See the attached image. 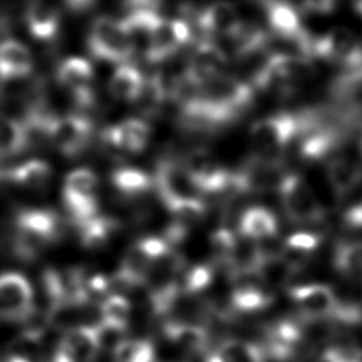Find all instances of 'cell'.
Here are the masks:
<instances>
[{
	"label": "cell",
	"instance_id": "44dd1931",
	"mask_svg": "<svg viewBox=\"0 0 362 362\" xmlns=\"http://www.w3.org/2000/svg\"><path fill=\"white\" fill-rule=\"evenodd\" d=\"M109 181L115 192L127 201L140 199L154 191L153 175L136 167L115 168L109 175Z\"/></svg>",
	"mask_w": 362,
	"mask_h": 362
},
{
	"label": "cell",
	"instance_id": "83f0119b",
	"mask_svg": "<svg viewBox=\"0 0 362 362\" xmlns=\"http://www.w3.org/2000/svg\"><path fill=\"white\" fill-rule=\"evenodd\" d=\"M205 362H266V355L253 342L228 339L211 352Z\"/></svg>",
	"mask_w": 362,
	"mask_h": 362
},
{
	"label": "cell",
	"instance_id": "d6a6232c",
	"mask_svg": "<svg viewBox=\"0 0 362 362\" xmlns=\"http://www.w3.org/2000/svg\"><path fill=\"white\" fill-rule=\"evenodd\" d=\"M257 267V274L264 286L286 284L296 273L277 253H266Z\"/></svg>",
	"mask_w": 362,
	"mask_h": 362
},
{
	"label": "cell",
	"instance_id": "8992f818",
	"mask_svg": "<svg viewBox=\"0 0 362 362\" xmlns=\"http://www.w3.org/2000/svg\"><path fill=\"white\" fill-rule=\"evenodd\" d=\"M277 192L281 208L293 223L317 225L324 222L327 216L325 209L301 174L286 171L277 187Z\"/></svg>",
	"mask_w": 362,
	"mask_h": 362
},
{
	"label": "cell",
	"instance_id": "6da1fadb",
	"mask_svg": "<svg viewBox=\"0 0 362 362\" xmlns=\"http://www.w3.org/2000/svg\"><path fill=\"white\" fill-rule=\"evenodd\" d=\"M300 130V112H280L256 120L249 129L250 156L281 161L288 146L297 140Z\"/></svg>",
	"mask_w": 362,
	"mask_h": 362
},
{
	"label": "cell",
	"instance_id": "4fadbf2b",
	"mask_svg": "<svg viewBox=\"0 0 362 362\" xmlns=\"http://www.w3.org/2000/svg\"><path fill=\"white\" fill-rule=\"evenodd\" d=\"M228 64V54L215 41H199L194 47L185 71L198 83L204 85L219 75Z\"/></svg>",
	"mask_w": 362,
	"mask_h": 362
},
{
	"label": "cell",
	"instance_id": "d590c367",
	"mask_svg": "<svg viewBox=\"0 0 362 362\" xmlns=\"http://www.w3.org/2000/svg\"><path fill=\"white\" fill-rule=\"evenodd\" d=\"M238 243V235L230 228H218L212 232L209 245L215 263L228 267Z\"/></svg>",
	"mask_w": 362,
	"mask_h": 362
},
{
	"label": "cell",
	"instance_id": "603a6c76",
	"mask_svg": "<svg viewBox=\"0 0 362 362\" xmlns=\"http://www.w3.org/2000/svg\"><path fill=\"white\" fill-rule=\"evenodd\" d=\"M320 243L321 235L315 232H296L284 239L279 255L294 272H298L310 262Z\"/></svg>",
	"mask_w": 362,
	"mask_h": 362
},
{
	"label": "cell",
	"instance_id": "1f68e13d",
	"mask_svg": "<svg viewBox=\"0 0 362 362\" xmlns=\"http://www.w3.org/2000/svg\"><path fill=\"white\" fill-rule=\"evenodd\" d=\"M165 208L170 212L173 222L188 229L192 225L199 223L208 212V205L204 198H188L177 201L167 205Z\"/></svg>",
	"mask_w": 362,
	"mask_h": 362
},
{
	"label": "cell",
	"instance_id": "7402d4cb",
	"mask_svg": "<svg viewBox=\"0 0 362 362\" xmlns=\"http://www.w3.org/2000/svg\"><path fill=\"white\" fill-rule=\"evenodd\" d=\"M327 178L339 199L362 185V167L351 157L334 156L327 161Z\"/></svg>",
	"mask_w": 362,
	"mask_h": 362
},
{
	"label": "cell",
	"instance_id": "f35d334b",
	"mask_svg": "<svg viewBox=\"0 0 362 362\" xmlns=\"http://www.w3.org/2000/svg\"><path fill=\"white\" fill-rule=\"evenodd\" d=\"M337 4L338 0H301L303 10L311 14H329Z\"/></svg>",
	"mask_w": 362,
	"mask_h": 362
},
{
	"label": "cell",
	"instance_id": "9a60e30c",
	"mask_svg": "<svg viewBox=\"0 0 362 362\" xmlns=\"http://www.w3.org/2000/svg\"><path fill=\"white\" fill-rule=\"evenodd\" d=\"M99 351L95 325H78L64 334L55 355L66 362H93Z\"/></svg>",
	"mask_w": 362,
	"mask_h": 362
},
{
	"label": "cell",
	"instance_id": "ba28073f",
	"mask_svg": "<svg viewBox=\"0 0 362 362\" xmlns=\"http://www.w3.org/2000/svg\"><path fill=\"white\" fill-rule=\"evenodd\" d=\"M194 41V30L184 17L168 18L163 16L151 33L143 57L153 64L163 62Z\"/></svg>",
	"mask_w": 362,
	"mask_h": 362
},
{
	"label": "cell",
	"instance_id": "4316f807",
	"mask_svg": "<svg viewBox=\"0 0 362 362\" xmlns=\"http://www.w3.org/2000/svg\"><path fill=\"white\" fill-rule=\"evenodd\" d=\"M167 100L168 85L164 82L160 74H153L144 78L140 93L133 102V105L141 113L143 117L150 119L157 116L163 110Z\"/></svg>",
	"mask_w": 362,
	"mask_h": 362
},
{
	"label": "cell",
	"instance_id": "3957f363",
	"mask_svg": "<svg viewBox=\"0 0 362 362\" xmlns=\"http://www.w3.org/2000/svg\"><path fill=\"white\" fill-rule=\"evenodd\" d=\"M59 215L45 206L20 208L14 215V247L28 257L61 236Z\"/></svg>",
	"mask_w": 362,
	"mask_h": 362
},
{
	"label": "cell",
	"instance_id": "8fae6325",
	"mask_svg": "<svg viewBox=\"0 0 362 362\" xmlns=\"http://www.w3.org/2000/svg\"><path fill=\"white\" fill-rule=\"evenodd\" d=\"M34 308V291L30 281L20 273L0 274V320L21 321Z\"/></svg>",
	"mask_w": 362,
	"mask_h": 362
},
{
	"label": "cell",
	"instance_id": "5bb4252c",
	"mask_svg": "<svg viewBox=\"0 0 362 362\" xmlns=\"http://www.w3.org/2000/svg\"><path fill=\"white\" fill-rule=\"evenodd\" d=\"M24 23L30 35L41 42L54 41L61 31V11L47 0H28Z\"/></svg>",
	"mask_w": 362,
	"mask_h": 362
},
{
	"label": "cell",
	"instance_id": "ffe728a7",
	"mask_svg": "<svg viewBox=\"0 0 362 362\" xmlns=\"http://www.w3.org/2000/svg\"><path fill=\"white\" fill-rule=\"evenodd\" d=\"M225 40L229 42L233 55L238 59L245 61L263 52L270 45L272 37L260 25L242 20V23Z\"/></svg>",
	"mask_w": 362,
	"mask_h": 362
},
{
	"label": "cell",
	"instance_id": "277c9868",
	"mask_svg": "<svg viewBox=\"0 0 362 362\" xmlns=\"http://www.w3.org/2000/svg\"><path fill=\"white\" fill-rule=\"evenodd\" d=\"M89 54L99 61L124 64L136 54L122 18L100 16L93 20L86 37Z\"/></svg>",
	"mask_w": 362,
	"mask_h": 362
},
{
	"label": "cell",
	"instance_id": "2e32d148",
	"mask_svg": "<svg viewBox=\"0 0 362 362\" xmlns=\"http://www.w3.org/2000/svg\"><path fill=\"white\" fill-rule=\"evenodd\" d=\"M304 329L296 320H281L267 331L264 355L277 362L290 359L303 341Z\"/></svg>",
	"mask_w": 362,
	"mask_h": 362
},
{
	"label": "cell",
	"instance_id": "4dcf8cb0",
	"mask_svg": "<svg viewBox=\"0 0 362 362\" xmlns=\"http://www.w3.org/2000/svg\"><path fill=\"white\" fill-rule=\"evenodd\" d=\"M335 270L349 280H362V240H342L334 252Z\"/></svg>",
	"mask_w": 362,
	"mask_h": 362
},
{
	"label": "cell",
	"instance_id": "8d00e7d4",
	"mask_svg": "<svg viewBox=\"0 0 362 362\" xmlns=\"http://www.w3.org/2000/svg\"><path fill=\"white\" fill-rule=\"evenodd\" d=\"M212 277H214V270L211 266L208 264L194 266L192 269L185 272L182 283L180 284L181 291L188 296L198 294L211 284Z\"/></svg>",
	"mask_w": 362,
	"mask_h": 362
},
{
	"label": "cell",
	"instance_id": "7a4b0ae2",
	"mask_svg": "<svg viewBox=\"0 0 362 362\" xmlns=\"http://www.w3.org/2000/svg\"><path fill=\"white\" fill-rule=\"evenodd\" d=\"M310 61L298 57L273 52L257 66L252 75L250 85L255 90L269 93L274 98H288L310 71Z\"/></svg>",
	"mask_w": 362,
	"mask_h": 362
},
{
	"label": "cell",
	"instance_id": "e575fe53",
	"mask_svg": "<svg viewBox=\"0 0 362 362\" xmlns=\"http://www.w3.org/2000/svg\"><path fill=\"white\" fill-rule=\"evenodd\" d=\"M115 362H154L156 351L147 339H123L113 351Z\"/></svg>",
	"mask_w": 362,
	"mask_h": 362
},
{
	"label": "cell",
	"instance_id": "ac0fdd59",
	"mask_svg": "<svg viewBox=\"0 0 362 362\" xmlns=\"http://www.w3.org/2000/svg\"><path fill=\"white\" fill-rule=\"evenodd\" d=\"M93 66L82 57H66L55 68L57 83L71 96L93 89Z\"/></svg>",
	"mask_w": 362,
	"mask_h": 362
},
{
	"label": "cell",
	"instance_id": "30bf717a",
	"mask_svg": "<svg viewBox=\"0 0 362 362\" xmlns=\"http://www.w3.org/2000/svg\"><path fill=\"white\" fill-rule=\"evenodd\" d=\"M102 146L117 154H139L151 139L150 124L140 117H127L105 127L100 134Z\"/></svg>",
	"mask_w": 362,
	"mask_h": 362
},
{
	"label": "cell",
	"instance_id": "f546056e",
	"mask_svg": "<svg viewBox=\"0 0 362 362\" xmlns=\"http://www.w3.org/2000/svg\"><path fill=\"white\" fill-rule=\"evenodd\" d=\"M30 140L20 119L0 113V154L6 158L24 153Z\"/></svg>",
	"mask_w": 362,
	"mask_h": 362
},
{
	"label": "cell",
	"instance_id": "d4e9b609",
	"mask_svg": "<svg viewBox=\"0 0 362 362\" xmlns=\"http://www.w3.org/2000/svg\"><path fill=\"white\" fill-rule=\"evenodd\" d=\"M144 75L133 64H119L112 72L107 83L109 95L117 102L132 103L140 93L144 82Z\"/></svg>",
	"mask_w": 362,
	"mask_h": 362
},
{
	"label": "cell",
	"instance_id": "7c38bea8",
	"mask_svg": "<svg viewBox=\"0 0 362 362\" xmlns=\"http://www.w3.org/2000/svg\"><path fill=\"white\" fill-rule=\"evenodd\" d=\"M290 297L301 315L308 320H332L338 307V298L327 284L313 283L291 287Z\"/></svg>",
	"mask_w": 362,
	"mask_h": 362
},
{
	"label": "cell",
	"instance_id": "cb8c5ba5",
	"mask_svg": "<svg viewBox=\"0 0 362 362\" xmlns=\"http://www.w3.org/2000/svg\"><path fill=\"white\" fill-rule=\"evenodd\" d=\"M165 338L184 352L198 354L208 346V331L205 327L188 321H167L163 327Z\"/></svg>",
	"mask_w": 362,
	"mask_h": 362
},
{
	"label": "cell",
	"instance_id": "9c48e42d",
	"mask_svg": "<svg viewBox=\"0 0 362 362\" xmlns=\"http://www.w3.org/2000/svg\"><path fill=\"white\" fill-rule=\"evenodd\" d=\"M153 181L154 192L164 206L188 198H201L194 180L182 163V158H160L153 174Z\"/></svg>",
	"mask_w": 362,
	"mask_h": 362
},
{
	"label": "cell",
	"instance_id": "f1b7e54d",
	"mask_svg": "<svg viewBox=\"0 0 362 362\" xmlns=\"http://www.w3.org/2000/svg\"><path fill=\"white\" fill-rule=\"evenodd\" d=\"M119 228L120 223L117 222V219L98 214L95 218L89 219L76 229L81 243L86 249H102L110 242Z\"/></svg>",
	"mask_w": 362,
	"mask_h": 362
},
{
	"label": "cell",
	"instance_id": "d6986e66",
	"mask_svg": "<svg viewBox=\"0 0 362 362\" xmlns=\"http://www.w3.org/2000/svg\"><path fill=\"white\" fill-rule=\"evenodd\" d=\"M277 230L279 223L276 215L262 205L249 206L239 216L238 235L252 242L259 243L273 239Z\"/></svg>",
	"mask_w": 362,
	"mask_h": 362
},
{
	"label": "cell",
	"instance_id": "5b68a950",
	"mask_svg": "<svg viewBox=\"0 0 362 362\" xmlns=\"http://www.w3.org/2000/svg\"><path fill=\"white\" fill-rule=\"evenodd\" d=\"M98 187V175L90 168L82 167L66 174L62 184L61 199L66 216L75 228H79L100 214Z\"/></svg>",
	"mask_w": 362,
	"mask_h": 362
},
{
	"label": "cell",
	"instance_id": "e0dca14e",
	"mask_svg": "<svg viewBox=\"0 0 362 362\" xmlns=\"http://www.w3.org/2000/svg\"><path fill=\"white\" fill-rule=\"evenodd\" d=\"M31 51L20 41L6 38L0 41V81H20L33 74Z\"/></svg>",
	"mask_w": 362,
	"mask_h": 362
},
{
	"label": "cell",
	"instance_id": "52a82bcc",
	"mask_svg": "<svg viewBox=\"0 0 362 362\" xmlns=\"http://www.w3.org/2000/svg\"><path fill=\"white\" fill-rule=\"evenodd\" d=\"M93 137V119L71 112L55 117L49 129L48 143H51L64 157L78 158L90 147Z\"/></svg>",
	"mask_w": 362,
	"mask_h": 362
},
{
	"label": "cell",
	"instance_id": "836d02e7",
	"mask_svg": "<svg viewBox=\"0 0 362 362\" xmlns=\"http://www.w3.org/2000/svg\"><path fill=\"white\" fill-rule=\"evenodd\" d=\"M132 314V304L123 294H110L100 304L102 322L126 331Z\"/></svg>",
	"mask_w": 362,
	"mask_h": 362
},
{
	"label": "cell",
	"instance_id": "484cf974",
	"mask_svg": "<svg viewBox=\"0 0 362 362\" xmlns=\"http://www.w3.org/2000/svg\"><path fill=\"white\" fill-rule=\"evenodd\" d=\"M52 177V167L41 158H31L10 168L8 182L31 189L41 191L48 187Z\"/></svg>",
	"mask_w": 362,
	"mask_h": 362
},
{
	"label": "cell",
	"instance_id": "74e56055",
	"mask_svg": "<svg viewBox=\"0 0 362 362\" xmlns=\"http://www.w3.org/2000/svg\"><path fill=\"white\" fill-rule=\"evenodd\" d=\"M164 0H122L124 16L130 14H163Z\"/></svg>",
	"mask_w": 362,
	"mask_h": 362
}]
</instances>
